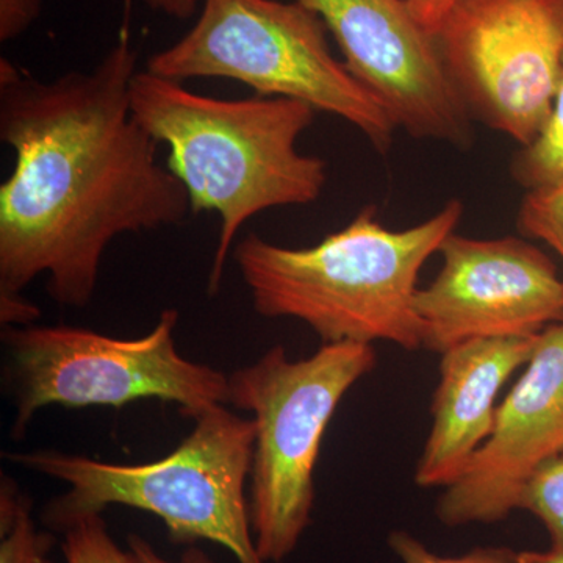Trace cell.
I'll list each match as a JSON object with an SVG mask.
<instances>
[{"instance_id": "obj_1", "label": "cell", "mask_w": 563, "mask_h": 563, "mask_svg": "<svg viewBox=\"0 0 563 563\" xmlns=\"http://www.w3.org/2000/svg\"><path fill=\"white\" fill-rule=\"evenodd\" d=\"M129 14L128 0L117 43L91 70L41 81L0 60V140L14 152L0 185V295L47 276L55 302L85 307L113 240L191 213L132 113L139 52Z\"/></svg>"}, {"instance_id": "obj_2", "label": "cell", "mask_w": 563, "mask_h": 563, "mask_svg": "<svg viewBox=\"0 0 563 563\" xmlns=\"http://www.w3.org/2000/svg\"><path fill=\"white\" fill-rule=\"evenodd\" d=\"M135 120L169 150L166 168L179 179L191 213H217L218 246L207 284L220 292L236 233L255 214L320 199L328 163L301 154L298 141L317 110L287 98L218 99L181 81L139 70L131 85Z\"/></svg>"}, {"instance_id": "obj_3", "label": "cell", "mask_w": 563, "mask_h": 563, "mask_svg": "<svg viewBox=\"0 0 563 563\" xmlns=\"http://www.w3.org/2000/svg\"><path fill=\"white\" fill-rule=\"evenodd\" d=\"M462 214V202L451 201L428 221L390 231L369 206L314 246H277L250 233L232 255L261 317L302 321L322 343L417 351L418 276Z\"/></svg>"}, {"instance_id": "obj_4", "label": "cell", "mask_w": 563, "mask_h": 563, "mask_svg": "<svg viewBox=\"0 0 563 563\" xmlns=\"http://www.w3.org/2000/svg\"><path fill=\"white\" fill-rule=\"evenodd\" d=\"M195 429L172 454L147 463H106L36 450L7 457L68 484L44 507L41 520L63 532L73 521L110 506L155 515L169 542L221 544L239 563H265L255 548L246 481L251 477L255 424L217 404L192 420Z\"/></svg>"}, {"instance_id": "obj_5", "label": "cell", "mask_w": 563, "mask_h": 563, "mask_svg": "<svg viewBox=\"0 0 563 563\" xmlns=\"http://www.w3.org/2000/svg\"><path fill=\"white\" fill-rule=\"evenodd\" d=\"M376 363L373 344L322 343L302 361L274 346L228 376L229 404L254 415L251 526L263 562L285 561L312 523L313 474L325 429Z\"/></svg>"}, {"instance_id": "obj_6", "label": "cell", "mask_w": 563, "mask_h": 563, "mask_svg": "<svg viewBox=\"0 0 563 563\" xmlns=\"http://www.w3.org/2000/svg\"><path fill=\"white\" fill-rule=\"evenodd\" d=\"M328 27L302 3L203 0L177 43L147 60L163 79H231L257 96L309 103L350 122L380 152L396 124L383 103L332 55Z\"/></svg>"}, {"instance_id": "obj_7", "label": "cell", "mask_w": 563, "mask_h": 563, "mask_svg": "<svg viewBox=\"0 0 563 563\" xmlns=\"http://www.w3.org/2000/svg\"><path fill=\"white\" fill-rule=\"evenodd\" d=\"M177 310H165L139 339L63 324L3 328L13 440H22L32 418L47 406L121 409L161 399L177 404L184 417L195 420L217 404H229V377L177 351Z\"/></svg>"}, {"instance_id": "obj_8", "label": "cell", "mask_w": 563, "mask_h": 563, "mask_svg": "<svg viewBox=\"0 0 563 563\" xmlns=\"http://www.w3.org/2000/svg\"><path fill=\"white\" fill-rule=\"evenodd\" d=\"M435 38L472 118L531 144L561 84L563 0H466Z\"/></svg>"}, {"instance_id": "obj_9", "label": "cell", "mask_w": 563, "mask_h": 563, "mask_svg": "<svg viewBox=\"0 0 563 563\" xmlns=\"http://www.w3.org/2000/svg\"><path fill=\"white\" fill-rule=\"evenodd\" d=\"M442 268L415 298L421 347L443 354L476 339L536 336L563 321V279L539 247L451 233Z\"/></svg>"}, {"instance_id": "obj_10", "label": "cell", "mask_w": 563, "mask_h": 563, "mask_svg": "<svg viewBox=\"0 0 563 563\" xmlns=\"http://www.w3.org/2000/svg\"><path fill=\"white\" fill-rule=\"evenodd\" d=\"M332 33L350 69L415 139L470 147L472 114L451 80L435 36L406 0H298Z\"/></svg>"}, {"instance_id": "obj_11", "label": "cell", "mask_w": 563, "mask_h": 563, "mask_svg": "<svg viewBox=\"0 0 563 563\" xmlns=\"http://www.w3.org/2000/svg\"><path fill=\"white\" fill-rule=\"evenodd\" d=\"M563 453V321L537 336L532 357L496 409L495 424L435 506L448 528L493 525L518 510L526 483Z\"/></svg>"}, {"instance_id": "obj_12", "label": "cell", "mask_w": 563, "mask_h": 563, "mask_svg": "<svg viewBox=\"0 0 563 563\" xmlns=\"http://www.w3.org/2000/svg\"><path fill=\"white\" fill-rule=\"evenodd\" d=\"M537 336L468 340L443 352L415 483L446 488L461 477L492 433L499 391L532 357Z\"/></svg>"}, {"instance_id": "obj_13", "label": "cell", "mask_w": 563, "mask_h": 563, "mask_svg": "<svg viewBox=\"0 0 563 563\" xmlns=\"http://www.w3.org/2000/svg\"><path fill=\"white\" fill-rule=\"evenodd\" d=\"M32 499L10 477L0 485V563H54L55 539L40 531L32 517Z\"/></svg>"}, {"instance_id": "obj_14", "label": "cell", "mask_w": 563, "mask_h": 563, "mask_svg": "<svg viewBox=\"0 0 563 563\" xmlns=\"http://www.w3.org/2000/svg\"><path fill=\"white\" fill-rule=\"evenodd\" d=\"M512 176L528 191L563 181V69L553 111L539 136L514 158Z\"/></svg>"}, {"instance_id": "obj_15", "label": "cell", "mask_w": 563, "mask_h": 563, "mask_svg": "<svg viewBox=\"0 0 563 563\" xmlns=\"http://www.w3.org/2000/svg\"><path fill=\"white\" fill-rule=\"evenodd\" d=\"M518 509L536 515L550 536L551 550L563 553V453L529 477Z\"/></svg>"}, {"instance_id": "obj_16", "label": "cell", "mask_w": 563, "mask_h": 563, "mask_svg": "<svg viewBox=\"0 0 563 563\" xmlns=\"http://www.w3.org/2000/svg\"><path fill=\"white\" fill-rule=\"evenodd\" d=\"M62 533L66 563H136L131 551L114 542L102 515L81 517Z\"/></svg>"}, {"instance_id": "obj_17", "label": "cell", "mask_w": 563, "mask_h": 563, "mask_svg": "<svg viewBox=\"0 0 563 563\" xmlns=\"http://www.w3.org/2000/svg\"><path fill=\"white\" fill-rule=\"evenodd\" d=\"M518 229L547 243L563 261V181L528 191L518 211Z\"/></svg>"}, {"instance_id": "obj_18", "label": "cell", "mask_w": 563, "mask_h": 563, "mask_svg": "<svg viewBox=\"0 0 563 563\" xmlns=\"http://www.w3.org/2000/svg\"><path fill=\"white\" fill-rule=\"evenodd\" d=\"M388 544L402 563H520L518 551L509 547H479L455 558H443L406 531H393Z\"/></svg>"}, {"instance_id": "obj_19", "label": "cell", "mask_w": 563, "mask_h": 563, "mask_svg": "<svg viewBox=\"0 0 563 563\" xmlns=\"http://www.w3.org/2000/svg\"><path fill=\"white\" fill-rule=\"evenodd\" d=\"M43 0H0V41L20 38L38 20Z\"/></svg>"}, {"instance_id": "obj_20", "label": "cell", "mask_w": 563, "mask_h": 563, "mask_svg": "<svg viewBox=\"0 0 563 563\" xmlns=\"http://www.w3.org/2000/svg\"><path fill=\"white\" fill-rule=\"evenodd\" d=\"M128 548L136 563H214L206 551L195 547V544H191L181 553L179 561H168V559L158 554L154 547L139 533H129Z\"/></svg>"}, {"instance_id": "obj_21", "label": "cell", "mask_w": 563, "mask_h": 563, "mask_svg": "<svg viewBox=\"0 0 563 563\" xmlns=\"http://www.w3.org/2000/svg\"><path fill=\"white\" fill-rule=\"evenodd\" d=\"M406 2L422 27L435 36L446 18L466 0H406Z\"/></svg>"}, {"instance_id": "obj_22", "label": "cell", "mask_w": 563, "mask_h": 563, "mask_svg": "<svg viewBox=\"0 0 563 563\" xmlns=\"http://www.w3.org/2000/svg\"><path fill=\"white\" fill-rule=\"evenodd\" d=\"M40 317L38 307L29 302L20 292L0 295V322L3 328H24L33 324Z\"/></svg>"}, {"instance_id": "obj_23", "label": "cell", "mask_w": 563, "mask_h": 563, "mask_svg": "<svg viewBox=\"0 0 563 563\" xmlns=\"http://www.w3.org/2000/svg\"><path fill=\"white\" fill-rule=\"evenodd\" d=\"M140 2L155 13L181 21L190 20L198 9V0H140Z\"/></svg>"}, {"instance_id": "obj_24", "label": "cell", "mask_w": 563, "mask_h": 563, "mask_svg": "<svg viewBox=\"0 0 563 563\" xmlns=\"http://www.w3.org/2000/svg\"><path fill=\"white\" fill-rule=\"evenodd\" d=\"M520 563H563L561 551H520L518 553Z\"/></svg>"}]
</instances>
